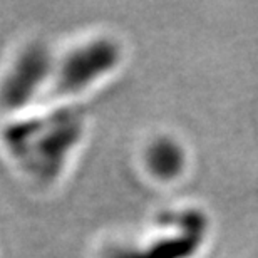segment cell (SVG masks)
I'll return each instance as SVG.
<instances>
[{"label": "cell", "instance_id": "cell-5", "mask_svg": "<svg viewBox=\"0 0 258 258\" xmlns=\"http://www.w3.org/2000/svg\"><path fill=\"white\" fill-rule=\"evenodd\" d=\"M134 171L149 188L164 191L179 186L191 173L188 143L171 129H154L139 139L133 151Z\"/></svg>", "mask_w": 258, "mask_h": 258}, {"label": "cell", "instance_id": "cell-3", "mask_svg": "<svg viewBox=\"0 0 258 258\" xmlns=\"http://www.w3.org/2000/svg\"><path fill=\"white\" fill-rule=\"evenodd\" d=\"M129 47L109 27H92L55 44L47 102L86 106L126 69Z\"/></svg>", "mask_w": 258, "mask_h": 258}, {"label": "cell", "instance_id": "cell-4", "mask_svg": "<svg viewBox=\"0 0 258 258\" xmlns=\"http://www.w3.org/2000/svg\"><path fill=\"white\" fill-rule=\"evenodd\" d=\"M55 42L44 37L20 40L0 62V117L49 101Z\"/></svg>", "mask_w": 258, "mask_h": 258}, {"label": "cell", "instance_id": "cell-2", "mask_svg": "<svg viewBox=\"0 0 258 258\" xmlns=\"http://www.w3.org/2000/svg\"><path fill=\"white\" fill-rule=\"evenodd\" d=\"M213 233V218L201 203L169 201L133 226L102 236L92 258H203Z\"/></svg>", "mask_w": 258, "mask_h": 258}, {"label": "cell", "instance_id": "cell-1", "mask_svg": "<svg viewBox=\"0 0 258 258\" xmlns=\"http://www.w3.org/2000/svg\"><path fill=\"white\" fill-rule=\"evenodd\" d=\"M89 136L86 106L45 102L0 117V159L24 186L55 191L74 173Z\"/></svg>", "mask_w": 258, "mask_h": 258}]
</instances>
